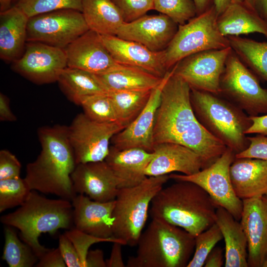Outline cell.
I'll list each match as a JSON object with an SVG mask.
<instances>
[{
  "label": "cell",
  "instance_id": "obj_18",
  "mask_svg": "<svg viewBox=\"0 0 267 267\" xmlns=\"http://www.w3.org/2000/svg\"><path fill=\"white\" fill-rule=\"evenodd\" d=\"M67 67L101 74L119 67L104 45L101 35L89 30L65 48Z\"/></svg>",
  "mask_w": 267,
  "mask_h": 267
},
{
  "label": "cell",
  "instance_id": "obj_10",
  "mask_svg": "<svg viewBox=\"0 0 267 267\" xmlns=\"http://www.w3.org/2000/svg\"><path fill=\"white\" fill-rule=\"evenodd\" d=\"M235 153L227 147L212 165L190 175L171 173L170 178L193 182L204 189L218 206L228 211L237 221L241 217L243 201L235 194L232 184L230 167Z\"/></svg>",
  "mask_w": 267,
  "mask_h": 267
},
{
  "label": "cell",
  "instance_id": "obj_4",
  "mask_svg": "<svg viewBox=\"0 0 267 267\" xmlns=\"http://www.w3.org/2000/svg\"><path fill=\"white\" fill-rule=\"evenodd\" d=\"M0 222L19 229L20 239L39 259L49 249L40 243V236L73 228V206L69 200L47 198L32 190L25 202L15 211L2 216Z\"/></svg>",
  "mask_w": 267,
  "mask_h": 267
},
{
  "label": "cell",
  "instance_id": "obj_53",
  "mask_svg": "<svg viewBox=\"0 0 267 267\" xmlns=\"http://www.w3.org/2000/svg\"><path fill=\"white\" fill-rule=\"evenodd\" d=\"M12 0H0V12L5 11L11 6V3Z\"/></svg>",
  "mask_w": 267,
  "mask_h": 267
},
{
  "label": "cell",
  "instance_id": "obj_11",
  "mask_svg": "<svg viewBox=\"0 0 267 267\" xmlns=\"http://www.w3.org/2000/svg\"><path fill=\"white\" fill-rule=\"evenodd\" d=\"M126 127L119 121L99 123L84 113L78 114L68 127V135L76 165L105 160L114 135Z\"/></svg>",
  "mask_w": 267,
  "mask_h": 267
},
{
  "label": "cell",
  "instance_id": "obj_6",
  "mask_svg": "<svg viewBox=\"0 0 267 267\" xmlns=\"http://www.w3.org/2000/svg\"><path fill=\"white\" fill-rule=\"evenodd\" d=\"M190 97L197 119L212 135L235 154L248 147L252 122L244 111L220 95L190 88Z\"/></svg>",
  "mask_w": 267,
  "mask_h": 267
},
{
  "label": "cell",
  "instance_id": "obj_48",
  "mask_svg": "<svg viewBox=\"0 0 267 267\" xmlns=\"http://www.w3.org/2000/svg\"><path fill=\"white\" fill-rule=\"evenodd\" d=\"M86 267H106L102 250L96 249L89 250L86 258Z\"/></svg>",
  "mask_w": 267,
  "mask_h": 267
},
{
  "label": "cell",
  "instance_id": "obj_33",
  "mask_svg": "<svg viewBox=\"0 0 267 267\" xmlns=\"http://www.w3.org/2000/svg\"><path fill=\"white\" fill-rule=\"evenodd\" d=\"M1 259L9 267L35 266L39 258L32 248L18 237L11 226L4 228V245Z\"/></svg>",
  "mask_w": 267,
  "mask_h": 267
},
{
  "label": "cell",
  "instance_id": "obj_12",
  "mask_svg": "<svg viewBox=\"0 0 267 267\" xmlns=\"http://www.w3.org/2000/svg\"><path fill=\"white\" fill-rule=\"evenodd\" d=\"M89 30L82 12L61 9L30 17L27 42H40L64 49Z\"/></svg>",
  "mask_w": 267,
  "mask_h": 267
},
{
  "label": "cell",
  "instance_id": "obj_28",
  "mask_svg": "<svg viewBox=\"0 0 267 267\" xmlns=\"http://www.w3.org/2000/svg\"><path fill=\"white\" fill-rule=\"evenodd\" d=\"M96 76L108 92L152 90L164 77L160 78L141 69L123 64Z\"/></svg>",
  "mask_w": 267,
  "mask_h": 267
},
{
  "label": "cell",
  "instance_id": "obj_45",
  "mask_svg": "<svg viewBox=\"0 0 267 267\" xmlns=\"http://www.w3.org/2000/svg\"><path fill=\"white\" fill-rule=\"evenodd\" d=\"M124 244L120 242L113 243L110 257L106 260V267H125L122 255V246Z\"/></svg>",
  "mask_w": 267,
  "mask_h": 267
},
{
  "label": "cell",
  "instance_id": "obj_8",
  "mask_svg": "<svg viewBox=\"0 0 267 267\" xmlns=\"http://www.w3.org/2000/svg\"><path fill=\"white\" fill-rule=\"evenodd\" d=\"M213 4L207 10L179 25L174 38L163 50L165 66L170 70L178 62L192 54L230 46L227 37L220 32Z\"/></svg>",
  "mask_w": 267,
  "mask_h": 267
},
{
  "label": "cell",
  "instance_id": "obj_17",
  "mask_svg": "<svg viewBox=\"0 0 267 267\" xmlns=\"http://www.w3.org/2000/svg\"><path fill=\"white\" fill-rule=\"evenodd\" d=\"M240 222L247 240L249 267H262L267 255V201L264 196L244 199Z\"/></svg>",
  "mask_w": 267,
  "mask_h": 267
},
{
  "label": "cell",
  "instance_id": "obj_52",
  "mask_svg": "<svg viewBox=\"0 0 267 267\" xmlns=\"http://www.w3.org/2000/svg\"><path fill=\"white\" fill-rule=\"evenodd\" d=\"M231 2L232 0H214V4L218 15L222 14Z\"/></svg>",
  "mask_w": 267,
  "mask_h": 267
},
{
  "label": "cell",
  "instance_id": "obj_54",
  "mask_svg": "<svg viewBox=\"0 0 267 267\" xmlns=\"http://www.w3.org/2000/svg\"><path fill=\"white\" fill-rule=\"evenodd\" d=\"M262 267H267V255L262 265Z\"/></svg>",
  "mask_w": 267,
  "mask_h": 267
},
{
  "label": "cell",
  "instance_id": "obj_49",
  "mask_svg": "<svg viewBox=\"0 0 267 267\" xmlns=\"http://www.w3.org/2000/svg\"><path fill=\"white\" fill-rule=\"evenodd\" d=\"M223 249L220 247H215L207 256L205 267H221L224 263Z\"/></svg>",
  "mask_w": 267,
  "mask_h": 267
},
{
  "label": "cell",
  "instance_id": "obj_23",
  "mask_svg": "<svg viewBox=\"0 0 267 267\" xmlns=\"http://www.w3.org/2000/svg\"><path fill=\"white\" fill-rule=\"evenodd\" d=\"M153 156V152L140 148L120 150L111 145L105 161L120 189L134 186L143 181L147 177L146 170Z\"/></svg>",
  "mask_w": 267,
  "mask_h": 267
},
{
  "label": "cell",
  "instance_id": "obj_25",
  "mask_svg": "<svg viewBox=\"0 0 267 267\" xmlns=\"http://www.w3.org/2000/svg\"><path fill=\"white\" fill-rule=\"evenodd\" d=\"M29 17L15 5L0 12V57L15 61L23 54L27 42Z\"/></svg>",
  "mask_w": 267,
  "mask_h": 267
},
{
  "label": "cell",
  "instance_id": "obj_39",
  "mask_svg": "<svg viewBox=\"0 0 267 267\" xmlns=\"http://www.w3.org/2000/svg\"><path fill=\"white\" fill-rule=\"evenodd\" d=\"M65 233L72 241L83 264V267H86L87 256L89 248L92 245L103 242L112 243L120 242L123 244L122 242L119 240L102 239L93 236L82 232L74 227L66 231Z\"/></svg>",
  "mask_w": 267,
  "mask_h": 267
},
{
  "label": "cell",
  "instance_id": "obj_2",
  "mask_svg": "<svg viewBox=\"0 0 267 267\" xmlns=\"http://www.w3.org/2000/svg\"><path fill=\"white\" fill-rule=\"evenodd\" d=\"M38 135L41 150L36 159L27 164L25 180L32 190L71 201L77 194L71 178L76 163L68 127H42Z\"/></svg>",
  "mask_w": 267,
  "mask_h": 267
},
{
  "label": "cell",
  "instance_id": "obj_56",
  "mask_svg": "<svg viewBox=\"0 0 267 267\" xmlns=\"http://www.w3.org/2000/svg\"><path fill=\"white\" fill-rule=\"evenodd\" d=\"M264 197L265 198V199L267 200V195L264 196Z\"/></svg>",
  "mask_w": 267,
  "mask_h": 267
},
{
  "label": "cell",
  "instance_id": "obj_50",
  "mask_svg": "<svg viewBox=\"0 0 267 267\" xmlns=\"http://www.w3.org/2000/svg\"><path fill=\"white\" fill-rule=\"evenodd\" d=\"M16 117L12 113L8 98L3 94H0V120L1 121L14 122Z\"/></svg>",
  "mask_w": 267,
  "mask_h": 267
},
{
  "label": "cell",
  "instance_id": "obj_30",
  "mask_svg": "<svg viewBox=\"0 0 267 267\" xmlns=\"http://www.w3.org/2000/svg\"><path fill=\"white\" fill-rule=\"evenodd\" d=\"M57 82L67 97L77 105L83 97L108 92L96 74L78 68L67 67Z\"/></svg>",
  "mask_w": 267,
  "mask_h": 267
},
{
  "label": "cell",
  "instance_id": "obj_35",
  "mask_svg": "<svg viewBox=\"0 0 267 267\" xmlns=\"http://www.w3.org/2000/svg\"><path fill=\"white\" fill-rule=\"evenodd\" d=\"M31 191L24 178L0 180V212L22 205Z\"/></svg>",
  "mask_w": 267,
  "mask_h": 267
},
{
  "label": "cell",
  "instance_id": "obj_51",
  "mask_svg": "<svg viewBox=\"0 0 267 267\" xmlns=\"http://www.w3.org/2000/svg\"><path fill=\"white\" fill-rule=\"evenodd\" d=\"M196 6L197 15L203 13L214 4V0H193Z\"/></svg>",
  "mask_w": 267,
  "mask_h": 267
},
{
  "label": "cell",
  "instance_id": "obj_37",
  "mask_svg": "<svg viewBox=\"0 0 267 267\" xmlns=\"http://www.w3.org/2000/svg\"><path fill=\"white\" fill-rule=\"evenodd\" d=\"M222 239V232L216 223L195 236L194 251L186 267H203L210 252Z\"/></svg>",
  "mask_w": 267,
  "mask_h": 267
},
{
  "label": "cell",
  "instance_id": "obj_36",
  "mask_svg": "<svg viewBox=\"0 0 267 267\" xmlns=\"http://www.w3.org/2000/svg\"><path fill=\"white\" fill-rule=\"evenodd\" d=\"M83 0H18L15 6L30 18L39 14L61 9L82 12Z\"/></svg>",
  "mask_w": 267,
  "mask_h": 267
},
{
  "label": "cell",
  "instance_id": "obj_26",
  "mask_svg": "<svg viewBox=\"0 0 267 267\" xmlns=\"http://www.w3.org/2000/svg\"><path fill=\"white\" fill-rule=\"evenodd\" d=\"M215 223L224 240V267H248L247 240L240 221L226 209L218 206Z\"/></svg>",
  "mask_w": 267,
  "mask_h": 267
},
{
  "label": "cell",
  "instance_id": "obj_15",
  "mask_svg": "<svg viewBox=\"0 0 267 267\" xmlns=\"http://www.w3.org/2000/svg\"><path fill=\"white\" fill-rule=\"evenodd\" d=\"M173 73L168 71L161 83L152 90L148 102L142 111L128 126L112 137L113 146L120 150L133 148L153 150V134L162 90Z\"/></svg>",
  "mask_w": 267,
  "mask_h": 267
},
{
  "label": "cell",
  "instance_id": "obj_24",
  "mask_svg": "<svg viewBox=\"0 0 267 267\" xmlns=\"http://www.w3.org/2000/svg\"><path fill=\"white\" fill-rule=\"evenodd\" d=\"M230 176L235 193L242 200L267 195V161L235 158Z\"/></svg>",
  "mask_w": 267,
  "mask_h": 267
},
{
  "label": "cell",
  "instance_id": "obj_34",
  "mask_svg": "<svg viewBox=\"0 0 267 267\" xmlns=\"http://www.w3.org/2000/svg\"><path fill=\"white\" fill-rule=\"evenodd\" d=\"M84 113L91 120L99 123L118 121L113 103L108 93L83 97L79 105Z\"/></svg>",
  "mask_w": 267,
  "mask_h": 267
},
{
  "label": "cell",
  "instance_id": "obj_1",
  "mask_svg": "<svg viewBox=\"0 0 267 267\" xmlns=\"http://www.w3.org/2000/svg\"><path fill=\"white\" fill-rule=\"evenodd\" d=\"M173 73L164 85L153 134L154 145L174 143L197 153L204 168L214 163L227 147L200 124L190 101V87Z\"/></svg>",
  "mask_w": 267,
  "mask_h": 267
},
{
  "label": "cell",
  "instance_id": "obj_44",
  "mask_svg": "<svg viewBox=\"0 0 267 267\" xmlns=\"http://www.w3.org/2000/svg\"><path fill=\"white\" fill-rule=\"evenodd\" d=\"M37 267H66L59 248L49 249L38 260Z\"/></svg>",
  "mask_w": 267,
  "mask_h": 267
},
{
  "label": "cell",
  "instance_id": "obj_43",
  "mask_svg": "<svg viewBox=\"0 0 267 267\" xmlns=\"http://www.w3.org/2000/svg\"><path fill=\"white\" fill-rule=\"evenodd\" d=\"M58 248L67 267H83L72 241L65 233L59 236Z\"/></svg>",
  "mask_w": 267,
  "mask_h": 267
},
{
  "label": "cell",
  "instance_id": "obj_13",
  "mask_svg": "<svg viewBox=\"0 0 267 267\" xmlns=\"http://www.w3.org/2000/svg\"><path fill=\"white\" fill-rule=\"evenodd\" d=\"M230 46L199 52L182 59L173 67L174 73L190 88L220 94V83Z\"/></svg>",
  "mask_w": 267,
  "mask_h": 267
},
{
  "label": "cell",
  "instance_id": "obj_27",
  "mask_svg": "<svg viewBox=\"0 0 267 267\" xmlns=\"http://www.w3.org/2000/svg\"><path fill=\"white\" fill-rule=\"evenodd\" d=\"M217 26L225 37L258 33L267 38V23L243 2H231L218 16Z\"/></svg>",
  "mask_w": 267,
  "mask_h": 267
},
{
  "label": "cell",
  "instance_id": "obj_19",
  "mask_svg": "<svg viewBox=\"0 0 267 267\" xmlns=\"http://www.w3.org/2000/svg\"><path fill=\"white\" fill-rule=\"evenodd\" d=\"M71 203L74 227L96 237L121 241L113 237V211L115 199L103 202L77 194Z\"/></svg>",
  "mask_w": 267,
  "mask_h": 267
},
{
  "label": "cell",
  "instance_id": "obj_16",
  "mask_svg": "<svg viewBox=\"0 0 267 267\" xmlns=\"http://www.w3.org/2000/svg\"><path fill=\"white\" fill-rule=\"evenodd\" d=\"M178 25L166 15L143 16L130 22H125L116 36L141 44L153 51L164 50L178 29Z\"/></svg>",
  "mask_w": 267,
  "mask_h": 267
},
{
  "label": "cell",
  "instance_id": "obj_29",
  "mask_svg": "<svg viewBox=\"0 0 267 267\" xmlns=\"http://www.w3.org/2000/svg\"><path fill=\"white\" fill-rule=\"evenodd\" d=\"M82 12L89 30L100 35L116 36L125 23L112 0H83Z\"/></svg>",
  "mask_w": 267,
  "mask_h": 267
},
{
  "label": "cell",
  "instance_id": "obj_22",
  "mask_svg": "<svg viewBox=\"0 0 267 267\" xmlns=\"http://www.w3.org/2000/svg\"><path fill=\"white\" fill-rule=\"evenodd\" d=\"M153 152V157L146 170L147 177L163 176L175 172L190 175L204 168L202 159L197 153L179 144H155Z\"/></svg>",
  "mask_w": 267,
  "mask_h": 267
},
{
  "label": "cell",
  "instance_id": "obj_5",
  "mask_svg": "<svg viewBox=\"0 0 267 267\" xmlns=\"http://www.w3.org/2000/svg\"><path fill=\"white\" fill-rule=\"evenodd\" d=\"M128 267H186L195 248V236L184 229L152 219L138 239Z\"/></svg>",
  "mask_w": 267,
  "mask_h": 267
},
{
  "label": "cell",
  "instance_id": "obj_9",
  "mask_svg": "<svg viewBox=\"0 0 267 267\" xmlns=\"http://www.w3.org/2000/svg\"><path fill=\"white\" fill-rule=\"evenodd\" d=\"M220 94L249 116L267 114V89L232 49L220 83Z\"/></svg>",
  "mask_w": 267,
  "mask_h": 267
},
{
  "label": "cell",
  "instance_id": "obj_14",
  "mask_svg": "<svg viewBox=\"0 0 267 267\" xmlns=\"http://www.w3.org/2000/svg\"><path fill=\"white\" fill-rule=\"evenodd\" d=\"M27 43L22 55L13 62L14 70L37 84L57 82L67 67L65 49L40 42Z\"/></svg>",
  "mask_w": 267,
  "mask_h": 267
},
{
  "label": "cell",
  "instance_id": "obj_21",
  "mask_svg": "<svg viewBox=\"0 0 267 267\" xmlns=\"http://www.w3.org/2000/svg\"><path fill=\"white\" fill-rule=\"evenodd\" d=\"M101 37L104 45L117 63L141 69L160 78L168 71L164 64L163 51H153L141 44L116 36Z\"/></svg>",
  "mask_w": 267,
  "mask_h": 267
},
{
  "label": "cell",
  "instance_id": "obj_38",
  "mask_svg": "<svg viewBox=\"0 0 267 267\" xmlns=\"http://www.w3.org/2000/svg\"><path fill=\"white\" fill-rule=\"evenodd\" d=\"M154 10L167 15L178 25L197 15L193 0H154Z\"/></svg>",
  "mask_w": 267,
  "mask_h": 267
},
{
  "label": "cell",
  "instance_id": "obj_7",
  "mask_svg": "<svg viewBox=\"0 0 267 267\" xmlns=\"http://www.w3.org/2000/svg\"><path fill=\"white\" fill-rule=\"evenodd\" d=\"M169 179V175L147 177L137 185L119 189L113 211V237L124 245H137L151 201Z\"/></svg>",
  "mask_w": 267,
  "mask_h": 267
},
{
  "label": "cell",
  "instance_id": "obj_42",
  "mask_svg": "<svg viewBox=\"0 0 267 267\" xmlns=\"http://www.w3.org/2000/svg\"><path fill=\"white\" fill-rule=\"evenodd\" d=\"M21 165L17 157L9 151H0V180L20 177Z\"/></svg>",
  "mask_w": 267,
  "mask_h": 267
},
{
  "label": "cell",
  "instance_id": "obj_31",
  "mask_svg": "<svg viewBox=\"0 0 267 267\" xmlns=\"http://www.w3.org/2000/svg\"><path fill=\"white\" fill-rule=\"evenodd\" d=\"M229 45L258 77L267 82V42L240 36H228Z\"/></svg>",
  "mask_w": 267,
  "mask_h": 267
},
{
  "label": "cell",
  "instance_id": "obj_32",
  "mask_svg": "<svg viewBox=\"0 0 267 267\" xmlns=\"http://www.w3.org/2000/svg\"><path fill=\"white\" fill-rule=\"evenodd\" d=\"M152 90H119L108 94L114 107L118 121L126 127L142 111L147 104Z\"/></svg>",
  "mask_w": 267,
  "mask_h": 267
},
{
  "label": "cell",
  "instance_id": "obj_20",
  "mask_svg": "<svg viewBox=\"0 0 267 267\" xmlns=\"http://www.w3.org/2000/svg\"><path fill=\"white\" fill-rule=\"evenodd\" d=\"M71 178L76 194L103 202L116 199L118 182L105 160L76 165Z\"/></svg>",
  "mask_w": 267,
  "mask_h": 267
},
{
  "label": "cell",
  "instance_id": "obj_47",
  "mask_svg": "<svg viewBox=\"0 0 267 267\" xmlns=\"http://www.w3.org/2000/svg\"><path fill=\"white\" fill-rule=\"evenodd\" d=\"M243 3L267 23V0H244Z\"/></svg>",
  "mask_w": 267,
  "mask_h": 267
},
{
  "label": "cell",
  "instance_id": "obj_41",
  "mask_svg": "<svg viewBox=\"0 0 267 267\" xmlns=\"http://www.w3.org/2000/svg\"><path fill=\"white\" fill-rule=\"evenodd\" d=\"M249 144L248 147L235 154L236 158H249L267 161V136L257 134L248 136Z\"/></svg>",
  "mask_w": 267,
  "mask_h": 267
},
{
  "label": "cell",
  "instance_id": "obj_46",
  "mask_svg": "<svg viewBox=\"0 0 267 267\" xmlns=\"http://www.w3.org/2000/svg\"><path fill=\"white\" fill-rule=\"evenodd\" d=\"M252 124L246 134H260L267 136V114L250 116Z\"/></svg>",
  "mask_w": 267,
  "mask_h": 267
},
{
  "label": "cell",
  "instance_id": "obj_55",
  "mask_svg": "<svg viewBox=\"0 0 267 267\" xmlns=\"http://www.w3.org/2000/svg\"><path fill=\"white\" fill-rule=\"evenodd\" d=\"M244 0H232V2H243Z\"/></svg>",
  "mask_w": 267,
  "mask_h": 267
},
{
  "label": "cell",
  "instance_id": "obj_3",
  "mask_svg": "<svg viewBox=\"0 0 267 267\" xmlns=\"http://www.w3.org/2000/svg\"><path fill=\"white\" fill-rule=\"evenodd\" d=\"M161 189L153 198L149 214L196 236L216 222L218 206L197 184L178 180Z\"/></svg>",
  "mask_w": 267,
  "mask_h": 267
},
{
  "label": "cell",
  "instance_id": "obj_40",
  "mask_svg": "<svg viewBox=\"0 0 267 267\" xmlns=\"http://www.w3.org/2000/svg\"><path fill=\"white\" fill-rule=\"evenodd\" d=\"M120 10L125 22L134 21L154 10V0H112Z\"/></svg>",
  "mask_w": 267,
  "mask_h": 267
}]
</instances>
